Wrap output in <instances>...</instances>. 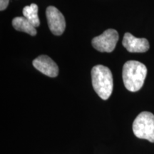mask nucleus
Instances as JSON below:
<instances>
[{"label": "nucleus", "instance_id": "obj_1", "mask_svg": "<svg viewBox=\"0 0 154 154\" xmlns=\"http://www.w3.org/2000/svg\"><path fill=\"white\" fill-rule=\"evenodd\" d=\"M147 75V68L137 61H128L123 67L122 77L125 87L131 92L139 91Z\"/></svg>", "mask_w": 154, "mask_h": 154}, {"label": "nucleus", "instance_id": "obj_2", "mask_svg": "<svg viewBox=\"0 0 154 154\" xmlns=\"http://www.w3.org/2000/svg\"><path fill=\"white\" fill-rule=\"evenodd\" d=\"M92 85L96 93L100 98L107 100L113 91L112 73L108 67L96 65L91 70Z\"/></svg>", "mask_w": 154, "mask_h": 154}, {"label": "nucleus", "instance_id": "obj_3", "mask_svg": "<svg viewBox=\"0 0 154 154\" xmlns=\"http://www.w3.org/2000/svg\"><path fill=\"white\" fill-rule=\"evenodd\" d=\"M133 131L136 137L154 143V115L143 111L137 116L133 123Z\"/></svg>", "mask_w": 154, "mask_h": 154}, {"label": "nucleus", "instance_id": "obj_4", "mask_svg": "<svg viewBox=\"0 0 154 154\" xmlns=\"http://www.w3.org/2000/svg\"><path fill=\"white\" fill-rule=\"evenodd\" d=\"M119 41V33L116 30L109 29L101 35L94 37L92 46L101 52H112Z\"/></svg>", "mask_w": 154, "mask_h": 154}, {"label": "nucleus", "instance_id": "obj_5", "mask_svg": "<svg viewBox=\"0 0 154 154\" xmlns=\"http://www.w3.org/2000/svg\"><path fill=\"white\" fill-rule=\"evenodd\" d=\"M47 19L48 26L51 33L54 35H61L66 28V21L62 13L53 6L47 7Z\"/></svg>", "mask_w": 154, "mask_h": 154}, {"label": "nucleus", "instance_id": "obj_6", "mask_svg": "<svg viewBox=\"0 0 154 154\" xmlns=\"http://www.w3.org/2000/svg\"><path fill=\"white\" fill-rule=\"evenodd\" d=\"M123 46L127 51L131 53H143L149 49V42L145 38H137L131 33L124 34L122 42Z\"/></svg>", "mask_w": 154, "mask_h": 154}, {"label": "nucleus", "instance_id": "obj_7", "mask_svg": "<svg viewBox=\"0 0 154 154\" xmlns=\"http://www.w3.org/2000/svg\"><path fill=\"white\" fill-rule=\"evenodd\" d=\"M33 66L49 77H56L59 74V67L52 59L47 55H41L33 61Z\"/></svg>", "mask_w": 154, "mask_h": 154}, {"label": "nucleus", "instance_id": "obj_8", "mask_svg": "<svg viewBox=\"0 0 154 154\" xmlns=\"http://www.w3.org/2000/svg\"><path fill=\"white\" fill-rule=\"evenodd\" d=\"M12 25L14 28L19 32H23L31 36L36 34V27L24 17H17L13 19Z\"/></svg>", "mask_w": 154, "mask_h": 154}, {"label": "nucleus", "instance_id": "obj_9", "mask_svg": "<svg viewBox=\"0 0 154 154\" xmlns=\"http://www.w3.org/2000/svg\"><path fill=\"white\" fill-rule=\"evenodd\" d=\"M22 12L25 18L28 19L36 28L39 26L40 21L38 16V6L36 4L26 6L23 9Z\"/></svg>", "mask_w": 154, "mask_h": 154}, {"label": "nucleus", "instance_id": "obj_10", "mask_svg": "<svg viewBox=\"0 0 154 154\" xmlns=\"http://www.w3.org/2000/svg\"><path fill=\"white\" fill-rule=\"evenodd\" d=\"M9 0H0V10L4 11L8 7Z\"/></svg>", "mask_w": 154, "mask_h": 154}]
</instances>
